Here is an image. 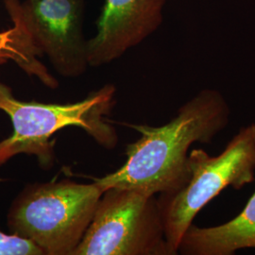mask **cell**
Returning <instances> with one entry per match:
<instances>
[{"mask_svg": "<svg viewBox=\"0 0 255 255\" xmlns=\"http://www.w3.org/2000/svg\"><path fill=\"white\" fill-rule=\"evenodd\" d=\"M230 114L224 97L206 89L184 103L164 126L128 124L140 137L126 147L125 164L94 182L103 192L112 187L148 196L172 191L185 178L189 147L196 142L211 143L227 127Z\"/></svg>", "mask_w": 255, "mask_h": 255, "instance_id": "6da1fadb", "label": "cell"}, {"mask_svg": "<svg viewBox=\"0 0 255 255\" xmlns=\"http://www.w3.org/2000/svg\"><path fill=\"white\" fill-rule=\"evenodd\" d=\"M115 95L116 87L106 84L82 101L47 104L18 100L8 85L0 82V111L12 124V133L0 141V165L16 155H33L43 169H50L54 164L56 142L51 137L67 127L82 128L100 146L116 147L118 132L106 121Z\"/></svg>", "mask_w": 255, "mask_h": 255, "instance_id": "7a4b0ae2", "label": "cell"}, {"mask_svg": "<svg viewBox=\"0 0 255 255\" xmlns=\"http://www.w3.org/2000/svg\"><path fill=\"white\" fill-rule=\"evenodd\" d=\"M255 180V123L240 128L218 156L201 148L191 150L184 180L157 199L165 239L173 255L178 254L183 234L204 206L229 186L239 190Z\"/></svg>", "mask_w": 255, "mask_h": 255, "instance_id": "3957f363", "label": "cell"}, {"mask_svg": "<svg viewBox=\"0 0 255 255\" xmlns=\"http://www.w3.org/2000/svg\"><path fill=\"white\" fill-rule=\"evenodd\" d=\"M103 190L70 180L28 184L8 213L10 233L26 237L45 255H72L91 223Z\"/></svg>", "mask_w": 255, "mask_h": 255, "instance_id": "277c9868", "label": "cell"}, {"mask_svg": "<svg viewBox=\"0 0 255 255\" xmlns=\"http://www.w3.org/2000/svg\"><path fill=\"white\" fill-rule=\"evenodd\" d=\"M72 255H173L155 196L106 189Z\"/></svg>", "mask_w": 255, "mask_h": 255, "instance_id": "5b68a950", "label": "cell"}, {"mask_svg": "<svg viewBox=\"0 0 255 255\" xmlns=\"http://www.w3.org/2000/svg\"><path fill=\"white\" fill-rule=\"evenodd\" d=\"M22 20L39 57L49 60L64 78H78L89 67L83 34L85 0H3Z\"/></svg>", "mask_w": 255, "mask_h": 255, "instance_id": "8992f818", "label": "cell"}, {"mask_svg": "<svg viewBox=\"0 0 255 255\" xmlns=\"http://www.w3.org/2000/svg\"><path fill=\"white\" fill-rule=\"evenodd\" d=\"M166 0H104L97 34L87 40L89 66L111 64L160 27Z\"/></svg>", "mask_w": 255, "mask_h": 255, "instance_id": "52a82bcc", "label": "cell"}, {"mask_svg": "<svg viewBox=\"0 0 255 255\" xmlns=\"http://www.w3.org/2000/svg\"><path fill=\"white\" fill-rule=\"evenodd\" d=\"M242 249H255V192L235 219L213 227L192 223L178 247L182 255H233Z\"/></svg>", "mask_w": 255, "mask_h": 255, "instance_id": "ba28073f", "label": "cell"}, {"mask_svg": "<svg viewBox=\"0 0 255 255\" xmlns=\"http://www.w3.org/2000/svg\"><path fill=\"white\" fill-rule=\"evenodd\" d=\"M12 27L0 31V66L13 62L28 76L37 78L45 86L55 89L59 82L39 61L22 20L15 11H9Z\"/></svg>", "mask_w": 255, "mask_h": 255, "instance_id": "9c48e42d", "label": "cell"}, {"mask_svg": "<svg viewBox=\"0 0 255 255\" xmlns=\"http://www.w3.org/2000/svg\"><path fill=\"white\" fill-rule=\"evenodd\" d=\"M0 255H45L43 250L30 239L16 234L0 231Z\"/></svg>", "mask_w": 255, "mask_h": 255, "instance_id": "30bf717a", "label": "cell"}]
</instances>
